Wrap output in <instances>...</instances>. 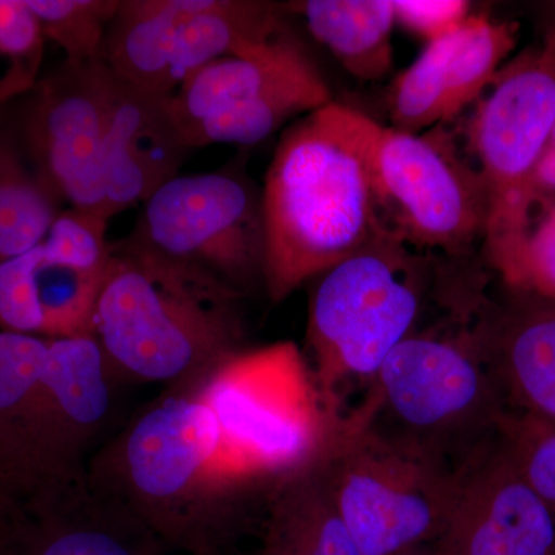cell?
Segmentation results:
<instances>
[{
  "mask_svg": "<svg viewBox=\"0 0 555 555\" xmlns=\"http://www.w3.org/2000/svg\"><path fill=\"white\" fill-rule=\"evenodd\" d=\"M379 127L331 102L284 131L261 196L262 280L273 301L323 275L382 228L374 190Z\"/></svg>",
  "mask_w": 555,
  "mask_h": 555,
  "instance_id": "cell-1",
  "label": "cell"
},
{
  "mask_svg": "<svg viewBox=\"0 0 555 555\" xmlns=\"http://www.w3.org/2000/svg\"><path fill=\"white\" fill-rule=\"evenodd\" d=\"M96 494L126 507L164 546L228 553L241 488L222 469L214 418L190 386L173 387L89 463Z\"/></svg>",
  "mask_w": 555,
  "mask_h": 555,
  "instance_id": "cell-2",
  "label": "cell"
},
{
  "mask_svg": "<svg viewBox=\"0 0 555 555\" xmlns=\"http://www.w3.org/2000/svg\"><path fill=\"white\" fill-rule=\"evenodd\" d=\"M238 299L207 270L120 240L91 335L118 378L185 386L238 352Z\"/></svg>",
  "mask_w": 555,
  "mask_h": 555,
  "instance_id": "cell-3",
  "label": "cell"
},
{
  "mask_svg": "<svg viewBox=\"0 0 555 555\" xmlns=\"http://www.w3.org/2000/svg\"><path fill=\"white\" fill-rule=\"evenodd\" d=\"M353 412L460 476L495 443L509 409L477 323L470 331L414 332L386 358Z\"/></svg>",
  "mask_w": 555,
  "mask_h": 555,
  "instance_id": "cell-4",
  "label": "cell"
},
{
  "mask_svg": "<svg viewBox=\"0 0 555 555\" xmlns=\"http://www.w3.org/2000/svg\"><path fill=\"white\" fill-rule=\"evenodd\" d=\"M185 386L210 412L222 469L241 489L275 485L315 463L341 420L327 411L308 358L291 341L238 350Z\"/></svg>",
  "mask_w": 555,
  "mask_h": 555,
  "instance_id": "cell-5",
  "label": "cell"
},
{
  "mask_svg": "<svg viewBox=\"0 0 555 555\" xmlns=\"http://www.w3.org/2000/svg\"><path fill=\"white\" fill-rule=\"evenodd\" d=\"M382 225L328 269L310 299V369L327 411L341 418L346 383L374 382L379 367L415 332L425 297V258Z\"/></svg>",
  "mask_w": 555,
  "mask_h": 555,
  "instance_id": "cell-6",
  "label": "cell"
},
{
  "mask_svg": "<svg viewBox=\"0 0 555 555\" xmlns=\"http://www.w3.org/2000/svg\"><path fill=\"white\" fill-rule=\"evenodd\" d=\"M115 378L93 335L49 339L0 456V495L10 505H50L89 488L86 455L107 426Z\"/></svg>",
  "mask_w": 555,
  "mask_h": 555,
  "instance_id": "cell-7",
  "label": "cell"
},
{
  "mask_svg": "<svg viewBox=\"0 0 555 555\" xmlns=\"http://www.w3.org/2000/svg\"><path fill=\"white\" fill-rule=\"evenodd\" d=\"M318 466L361 555H403L443 534L459 474L383 437L357 412L341 416Z\"/></svg>",
  "mask_w": 555,
  "mask_h": 555,
  "instance_id": "cell-8",
  "label": "cell"
},
{
  "mask_svg": "<svg viewBox=\"0 0 555 555\" xmlns=\"http://www.w3.org/2000/svg\"><path fill=\"white\" fill-rule=\"evenodd\" d=\"M555 127V35L499 73L478 105L470 141L488 196L485 244L507 286L516 276L532 207L537 164Z\"/></svg>",
  "mask_w": 555,
  "mask_h": 555,
  "instance_id": "cell-9",
  "label": "cell"
},
{
  "mask_svg": "<svg viewBox=\"0 0 555 555\" xmlns=\"http://www.w3.org/2000/svg\"><path fill=\"white\" fill-rule=\"evenodd\" d=\"M331 102L326 79L287 30L240 56L211 62L169 98L192 150L257 144Z\"/></svg>",
  "mask_w": 555,
  "mask_h": 555,
  "instance_id": "cell-10",
  "label": "cell"
},
{
  "mask_svg": "<svg viewBox=\"0 0 555 555\" xmlns=\"http://www.w3.org/2000/svg\"><path fill=\"white\" fill-rule=\"evenodd\" d=\"M374 190L382 224L416 250L456 257L485 240L483 179L441 134L379 127Z\"/></svg>",
  "mask_w": 555,
  "mask_h": 555,
  "instance_id": "cell-11",
  "label": "cell"
},
{
  "mask_svg": "<svg viewBox=\"0 0 555 555\" xmlns=\"http://www.w3.org/2000/svg\"><path fill=\"white\" fill-rule=\"evenodd\" d=\"M131 243L243 291L264 268L261 199L230 171L178 175L144 204Z\"/></svg>",
  "mask_w": 555,
  "mask_h": 555,
  "instance_id": "cell-12",
  "label": "cell"
},
{
  "mask_svg": "<svg viewBox=\"0 0 555 555\" xmlns=\"http://www.w3.org/2000/svg\"><path fill=\"white\" fill-rule=\"evenodd\" d=\"M107 219L64 208L46 238L0 262V331L91 335L109 261Z\"/></svg>",
  "mask_w": 555,
  "mask_h": 555,
  "instance_id": "cell-13",
  "label": "cell"
},
{
  "mask_svg": "<svg viewBox=\"0 0 555 555\" xmlns=\"http://www.w3.org/2000/svg\"><path fill=\"white\" fill-rule=\"evenodd\" d=\"M104 62L64 61L14 102L17 129L33 169L68 208L107 218L105 211Z\"/></svg>",
  "mask_w": 555,
  "mask_h": 555,
  "instance_id": "cell-14",
  "label": "cell"
},
{
  "mask_svg": "<svg viewBox=\"0 0 555 555\" xmlns=\"http://www.w3.org/2000/svg\"><path fill=\"white\" fill-rule=\"evenodd\" d=\"M436 555H555V516L500 436L460 474Z\"/></svg>",
  "mask_w": 555,
  "mask_h": 555,
  "instance_id": "cell-15",
  "label": "cell"
},
{
  "mask_svg": "<svg viewBox=\"0 0 555 555\" xmlns=\"http://www.w3.org/2000/svg\"><path fill=\"white\" fill-rule=\"evenodd\" d=\"M190 152L169 98L139 90L107 68L102 150L107 218L144 204L177 178Z\"/></svg>",
  "mask_w": 555,
  "mask_h": 555,
  "instance_id": "cell-16",
  "label": "cell"
},
{
  "mask_svg": "<svg viewBox=\"0 0 555 555\" xmlns=\"http://www.w3.org/2000/svg\"><path fill=\"white\" fill-rule=\"evenodd\" d=\"M163 546L91 486L50 505L14 507L0 524V555H160Z\"/></svg>",
  "mask_w": 555,
  "mask_h": 555,
  "instance_id": "cell-17",
  "label": "cell"
},
{
  "mask_svg": "<svg viewBox=\"0 0 555 555\" xmlns=\"http://www.w3.org/2000/svg\"><path fill=\"white\" fill-rule=\"evenodd\" d=\"M478 331L509 412L555 427V301L513 292Z\"/></svg>",
  "mask_w": 555,
  "mask_h": 555,
  "instance_id": "cell-18",
  "label": "cell"
},
{
  "mask_svg": "<svg viewBox=\"0 0 555 555\" xmlns=\"http://www.w3.org/2000/svg\"><path fill=\"white\" fill-rule=\"evenodd\" d=\"M286 30L280 9L257 0H198L181 22L171 47L166 76L170 98L201 68L240 56Z\"/></svg>",
  "mask_w": 555,
  "mask_h": 555,
  "instance_id": "cell-19",
  "label": "cell"
},
{
  "mask_svg": "<svg viewBox=\"0 0 555 555\" xmlns=\"http://www.w3.org/2000/svg\"><path fill=\"white\" fill-rule=\"evenodd\" d=\"M258 555H361L318 460L272 486Z\"/></svg>",
  "mask_w": 555,
  "mask_h": 555,
  "instance_id": "cell-20",
  "label": "cell"
},
{
  "mask_svg": "<svg viewBox=\"0 0 555 555\" xmlns=\"http://www.w3.org/2000/svg\"><path fill=\"white\" fill-rule=\"evenodd\" d=\"M198 0H119L105 35L102 62L124 82L166 96L171 47Z\"/></svg>",
  "mask_w": 555,
  "mask_h": 555,
  "instance_id": "cell-21",
  "label": "cell"
},
{
  "mask_svg": "<svg viewBox=\"0 0 555 555\" xmlns=\"http://www.w3.org/2000/svg\"><path fill=\"white\" fill-rule=\"evenodd\" d=\"M292 9L353 78L372 82L392 68L393 0H306Z\"/></svg>",
  "mask_w": 555,
  "mask_h": 555,
  "instance_id": "cell-22",
  "label": "cell"
},
{
  "mask_svg": "<svg viewBox=\"0 0 555 555\" xmlns=\"http://www.w3.org/2000/svg\"><path fill=\"white\" fill-rule=\"evenodd\" d=\"M62 210L61 201L33 169L14 104L0 109V262L38 246Z\"/></svg>",
  "mask_w": 555,
  "mask_h": 555,
  "instance_id": "cell-23",
  "label": "cell"
},
{
  "mask_svg": "<svg viewBox=\"0 0 555 555\" xmlns=\"http://www.w3.org/2000/svg\"><path fill=\"white\" fill-rule=\"evenodd\" d=\"M517 25L488 16H469L447 38L443 64L447 120L481 96L499 76L500 65L516 47Z\"/></svg>",
  "mask_w": 555,
  "mask_h": 555,
  "instance_id": "cell-24",
  "label": "cell"
},
{
  "mask_svg": "<svg viewBox=\"0 0 555 555\" xmlns=\"http://www.w3.org/2000/svg\"><path fill=\"white\" fill-rule=\"evenodd\" d=\"M43 38L56 43L72 64L102 60L105 35L119 0H25Z\"/></svg>",
  "mask_w": 555,
  "mask_h": 555,
  "instance_id": "cell-25",
  "label": "cell"
},
{
  "mask_svg": "<svg viewBox=\"0 0 555 555\" xmlns=\"http://www.w3.org/2000/svg\"><path fill=\"white\" fill-rule=\"evenodd\" d=\"M46 38L25 0H0V109L30 93L42 69Z\"/></svg>",
  "mask_w": 555,
  "mask_h": 555,
  "instance_id": "cell-26",
  "label": "cell"
},
{
  "mask_svg": "<svg viewBox=\"0 0 555 555\" xmlns=\"http://www.w3.org/2000/svg\"><path fill=\"white\" fill-rule=\"evenodd\" d=\"M500 441L555 516V427L507 412Z\"/></svg>",
  "mask_w": 555,
  "mask_h": 555,
  "instance_id": "cell-27",
  "label": "cell"
},
{
  "mask_svg": "<svg viewBox=\"0 0 555 555\" xmlns=\"http://www.w3.org/2000/svg\"><path fill=\"white\" fill-rule=\"evenodd\" d=\"M513 292L537 295L555 301V203L547 204L535 229H529Z\"/></svg>",
  "mask_w": 555,
  "mask_h": 555,
  "instance_id": "cell-28",
  "label": "cell"
},
{
  "mask_svg": "<svg viewBox=\"0 0 555 555\" xmlns=\"http://www.w3.org/2000/svg\"><path fill=\"white\" fill-rule=\"evenodd\" d=\"M393 10L398 24L427 43L451 35L470 16L465 0H393Z\"/></svg>",
  "mask_w": 555,
  "mask_h": 555,
  "instance_id": "cell-29",
  "label": "cell"
},
{
  "mask_svg": "<svg viewBox=\"0 0 555 555\" xmlns=\"http://www.w3.org/2000/svg\"><path fill=\"white\" fill-rule=\"evenodd\" d=\"M534 184L537 192L543 190H555V145L550 144L546 152L543 153L539 164L535 167Z\"/></svg>",
  "mask_w": 555,
  "mask_h": 555,
  "instance_id": "cell-30",
  "label": "cell"
},
{
  "mask_svg": "<svg viewBox=\"0 0 555 555\" xmlns=\"http://www.w3.org/2000/svg\"><path fill=\"white\" fill-rule=\"evenodd\" d=\"M13 509L14 506L10 505V503L7 502V500L3 499L2 495H0V524H2L3 520H5V517L9 516V514Z\"/></svg>",
  "mask_w": 555,
  "mask_h": 555,
  "instance_id": "cell-31",
  "label": "cell"
},
{
  "mask_svg": "<svg viewBox=\"0 0 555 555\" xmlns=\"http://www.w3.org/2000/svg\"><path fill=\"white\" fill-rule=\"evenodd\" d=\"M403 555H436V553H434L433 546H422L416 547V550L409 551V553Z\"/></svg>",
  "mask_w": 555,
  "mask_h": 555,
  "instance_id": "cell-32",
  "label": "cell"
},
{
  "mask_svg": "<svg viewBox=\"0 0 555 555\" xmlns=\"http://www.w3.org/2000/svg\"><path fill=\"white\" fill-rule=\"evenodd\" d=\"M551 144L555 145V127H554V131H553V138H551Z\"/></svg>",
  "mask_w": 555,
  "mask_h": 555,
  "instance_id": "cell-33",
  "label": "cell"
},
{
  "mask_svg": "<svg viewBox=\"0 0 555 555\" xmlns=\"http://www.w3.org/2000/svg\"><path fill=\"white\" fill-rule=\"evenodd\" d=\"M214 555H228V553L214 554Z\"/></svg>",
  "mask_w": 555,
  "mask_h": 555,
  "instance_id": "cell-34",
  "label": "cell"
}]
</instances>
